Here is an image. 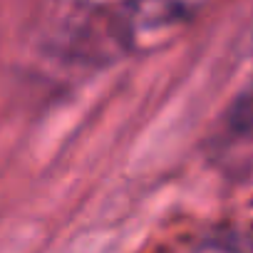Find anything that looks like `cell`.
Masks as SVG:
<instances>
[{"instance_id":"6da1fadb","label":"cell","mask_w":253,"mask_h":253,"mask_svg":"<svg viewBox=\"0 0 253 253\" xmlns=\"http://www.w3.org/2000/svg\"><path fill=\"white\" fill-rule=\"evenodd\" d=\"M226 129L233 137L253 134V87H248L231 102V107L226 112Z\"/></svg>"}]
</instances>
